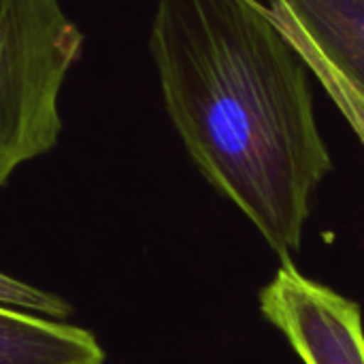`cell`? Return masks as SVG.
<instances>
[{"mask_svg": "<svg viewBox=\"0 0 364 364\" xmlns=\"http://www.w3.org/2000/svg\"><path fill=\"white\" fill-rule=\"evenodd\" d=\"M149 47L198 171L292 260L333 171L299 53L262 0H158Z\"/></svg>", "mask_w": 364, "mask_h": 364, "instance_id": "obj_1", "label": "cell"}, {"mask_svg": "<svg viewBox=\"0 0 364 364\" xmlns=\"http://www.w3.org/2000/svg\"><path fill=\"white\" fill-rule=\"evenodd\" d=\"M81 51L60 0H0V186L55 147L62 85Z\"/></svg>", "mask_w": 364, "mask_h": 364, "instance_id": "obj_2", "label": "cell"}, {"mask_svg": "<svg viewBox=\"0 0 364 364\" xmlns=\"http://www.w3.org/2000/svg\"><path fill=\"white\" fill-rule=\"evenodd\" d=\"M364 147V0H262Z\"/></svg>", "mask_w": 364, "mask_h": 364, "instance_id": "obj_3", "label": "cell"}, {"mask_svg": "<svg viewBox=\"0 0 364 364\" xmlns=\"http://www.w3.org/2000/svg\"><path fill=\"white\" fill-rule=\"evenodd\" d=\"M260 314L292 346L303 364H364L358 303L301 275L284 260L260 290Z\"/></svg>", "mask_w": 364, "mask_h": 364, "instance_id": "obj_4", "label": "cell"}, {"mask_svg": "<svg viewBox=\"0 0 364 364\" xmlns=\"http://www.w3.org/2000/svg\"><path fill=\"white\" fill-rule=\"evenodd\" d=\"M0 364H105V352L79 326L0 307Z\"/></svg>", "mask_w": 364, "mask_h": 364, "instance_id": "obj_5", "label": "cell"}, {"mask_svg": "<svg viewBox=\"0 0 364 364\" xmlns=\"http://www.w3.org/2000/svg\"><path fill=\"white\" fill-rule=\"evenodd\" d=\"M0 307L47 320H64L70 314V305L60 296L38 290L4 273H0Z\"/></svg>", "mask_w": 364, "mask_h": 364, "instance_id": "obj_6", "label": "cell"}]
</instances>
